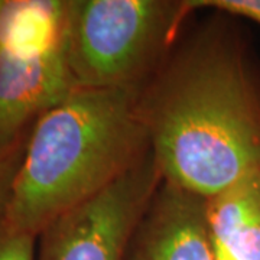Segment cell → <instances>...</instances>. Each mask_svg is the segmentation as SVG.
Masks as SVG:
<instances>
[{"label":"cell","instance_id":"277c9868","mask_svg":"<svg viewBox=\"0 0 260 260\" xmlns=\"http://www.w3.org/2000/svg\"><path fill=\"white\" fill-rule=\"evenodd\" d=\"M65 0L0 2V153L77 88L65 56Z\"/></svg>","mask_w":260,"mask_h":260},{"label":"cell","instance_id":"8992f818","mask_svg":"<svg viewBox=\"0 0 260 260\" xmlns=\"http://www.w3.org/2000/svg\"><path fill=\"white\" fill-rule=\"evenodd\" d=\"M121 260H215L207 200L162 179Z\"/></svg>","mask_w":260,"mask_h":260},{"label":"cell","instance_id":"3957f363","mask_svg":"<svg viewBox=\"0 0 260 260\" xmlns=\"http://www.w3.org/2000/svg\"><path fill=\"white\" fill-rule=\"evenodd\" d=\"M192 12L188 0H67L65 56L75 85L143 87Z\"/></svg>","mask_w":260,"mask_h":260},{"label":"cell","instance_id":"7a4b0ae2","mask_svg":"<svg viewBox=\"0 0 260 260\" xmlns=\"http://www.w3.org/2000/svg\"><path fill=\"white\" fill-rule=\"evenodd\" d=\"M140 88L77 87L29 133L3 218L39 236L129 174L150 153Z\"/></svg>","mask_w":260,"mask_h":260},{"label":"cell","instance_id":"52a82bcc","mask_svg":"<svg viewBox=\"0 0 260 260\" xmlns=\"http://www.w3.org/2000/svg\"><path fill=\"white\" fill-rule=\"evenodd\" d=\"M207 218L215 256L260 260V172L208 198Z\"/></svg>","mask_w":260,"mask_h":260},{"label":"cell","instance_id":"30bf717a","mask_svg":"<svg viewBox=\"0 0 260 260\" xmlns=\"http://www.w3.org/2000/svg\"><path fill=\"white\" fill-rule=\"evenodd\" d=\"M26 146V145H25ZM25 146L13 152L0 153V215L5 213V208L9 200L12 184L16 175L20 160L23 156Z\"/></svg>","mask_w":260,"mask_h":260},{"label":"cell","instance_id":"ba28073f","mask_svg":"<svg viewBox=\"0 0 260 260\" xmlns=\"http://www.w3.org/2000/svg\"><path fill=\"white\" fill-rule=\"evenodd\" d=\"M38 237L10 225L0 215V260H37Z\"/></svg>","mask_w":260,"mask_h":260},{"label":"cell","instance_id":"9c48e42d","mask_svg":"<svg viewBox=\"0 0 260 260\" xmlns=\"http://www.w3.org/2000/svg\"><path fill=\"white\" fill-rule=\"evenodd\" d=\"M191 9H208L234 19H246L260 26V0H188Z\"/></svg>","mask_w":260,"mask_h":260},{"label":"cell","instance_id":"5b68a950","mask_svg":"<svg viewBox=\"0 0 260 260\" xmlns=\"http://www.w3.org/2000/svg\"><path fill=\"white\" fill-rule=\"evenodd\" d=\"M162 182L152 152L117 182L65 213L38 236L37 260H121Z\"/></svg>","mask_w":260,"mask_h":260},{"label":"cell","instance_id":"6da1fadb","mask_svg":"<svg viewBox=\"0 0 260 260\" xmlns=\"http://www.w3.org/2000/svg\"><path fill=\"white\" fill-rule=\"evenodd\" d=\"M234 20L179 37L139 91L162 179L205 200L260 172V62Z\"/></svg>","mask_w":260,"mask_h":260}]
</instances>
